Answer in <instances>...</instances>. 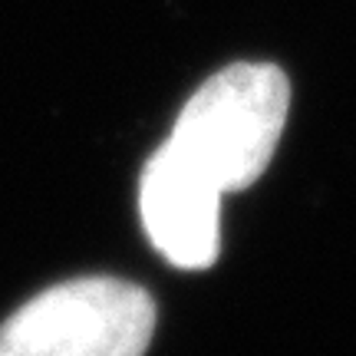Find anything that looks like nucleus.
I'll list each match as a JSON object with an SVG mask.
<instances>
[{
	"mask_svg": "<svg viewBox=\"0 0 356 356\" xmlns=\"http://www.w3.org/2000/svg\"><path fill=\"white\" fill-rule=\"evenodd\" d=\"M291 89L277 66L234 63L208 79L178 113L165 145L221 195L264 175L287 119Z\"/></svg>",
	"mask_w": 356,
	"mask_h": 356,
	"instance_id": "nucleus-1",
	"label": "nucleus"
},
{
	"mask_svg": "<svg viewBox=\"0 0 356 356\" xmlns=\"http://www.w3.org/2000/svg\"><path fill=\"white\" fill-rule=\"evenodd\" d=\"M152 297L126 280L83 277L26 300L0 327V356H145Z\"/></svg>",
	"mask_w": 356,
	"mask_h": 356,
	"instance_id": "nucleus-2",
	"label": "nucleus"
},
{
	"mask_svg": "<svg viewBox=\"0 0 356 356\" xmlns=\"http://www.w3.org/2000/svg\"><path fill=\"white\" fill-rule=\"evenodd\" d=\"M139 208L155 251L168 264L185 270L215 264L221 244V191L165 142L142 172Z\"/></svg>",
	"mask_w": 356,
	"mask_h": 356,
	"instance_id": "nucleus-3",
	"label": "nucleus"
}]
</instances>
